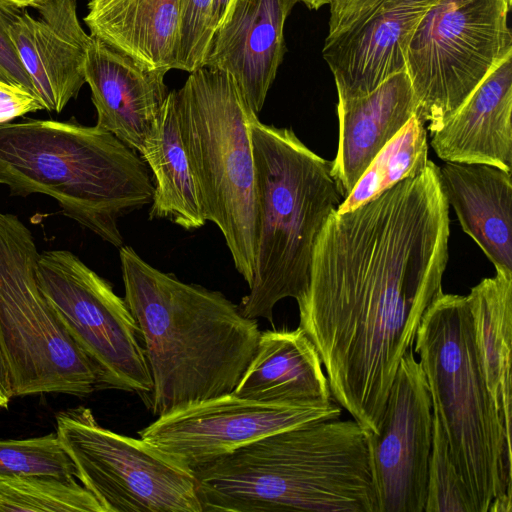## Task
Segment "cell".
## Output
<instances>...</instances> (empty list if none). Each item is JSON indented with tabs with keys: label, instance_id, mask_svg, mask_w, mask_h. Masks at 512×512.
<instances>
[{
	"label": "cell",
	"instance_id": "cell-1",
	"mask_svg": "<svg viewBox=\"0 0 512 512\" xmlns=\"http://www.w3.org/2000/svg\"><path fill=\"white\" fill-rule=\"evenodd\" d=\"M438 166L359 207L335 210L313 251L299 327L315 345L332 398L377 433L399 363L442 291L449 205Z\"/></svg>",
	"mask_w": 512,
	"mask_h": 512
},
{
	"label": "cell",
	"instance_id": "cell-2",
	"mask_svg": "<svg viewBox=\"0 0 512 512\" xmlns=\"http://www.w3.org/2000/svg\"><path fill=\"white\" fill-rule=\"evenodd\" d=\"M124 299L139 329L157 417L231 394L261 330L222 292L179 280L119 248Z\"/></svg>",
	"mask_w": 512,
	"mask_h": 512
},
{
	"label": "cell",
	"instance_id": "cell-3",
	"mask_svg": "<svg viewBox=\"0 0 512 512\" xmlns=\"http://www.w3.org/2000/svg\"><path fill=\"white\" fill-rule=\"evenodd\" d=\"M193 475L202 512H377L368 431L353 419L267 435Z\"/></svg>",
	"mask_w": 512,
	"mask_h": 512
},
{
	"label": "cell",
	"instance_id": "cell-4",
	"mask_svg": "<svg viewBox=\"0 0 512 512\" xmlns=\"http://www.w3.org/2000/svg\"><path fill=\"white\" fill-rule=\"evenodd\" d=\"M0 184L12 195L54 198L62 213L120 248L118 221L150 204L146 163L95 126L28 119L0 124Z\"/></svg>",
	"mask_w": 512,
	"mask_h": 512
},
{
	"label": "cell",
	"instance_id": "cell-5",
	"mask_svg": "<svg viewBox=\"0 0 512 512\" xmlns=\"http://www.w3.org/2000/svg\"><path fill=\"white\" fill-rule=\"evenodd\" d=\"M255 163V256L249 293L238 307L247 318L273 323L276 304L307 289L314 247L341 203L331 162L290 128L250 124ZM343 199V198H342Z\"/></svg>",
	"mask_w": 512,
	"mask_h": 512
},
{
	"label": "cell",
	"instance_id": "cell-6",
	"mask_svg": "<svg viewBox=\"0 0 512 512\" xmlns=\"http://www.w3.org/2000/svg\"><path fill=\"white\" fill-rule=\"evenodd\" d=\"M414 352L474 512L512 498L511 434L490 395L476 352L467 296L441 291L425 311Z\"/></svg>",
	"mask_w": 512,
	"mask_h": 512
},
{
	"label": "cell",
	"instance_id": "cell-7",
	"mask_svg": "<svg viewBox=\"0 0 512 512\" xmlns=\"http://www.w3.org/2000/svg\"><path fill=\"white\" fill-rule=\"evenodd\" d=\"M180 135L207 221L221 231L249 285L255 256V114L232 77L202 66L177 90Z\"/></svg>",
	"mask_w": 512,
	"mask_h": 512
},
{
	"label": "cell",
	"instance_id": "cell-8",
	"mask_svg": "<svg viewBox=\"0 0 512 512\" xmlns=\"http://www.w3.org/2000/svg\"><path fill=\"white\" fill-rule=\"evenodd\" d=\"M38 255L26 225L0 212V349L12 395L87 396L95 371L38 285Z\"/></svg>",
	"mask_w": 512,
	"mask_h": 512
},
{
	"label": "cell",
	"instance_id": "cell-9",
	"mask_svg": "<svg viewBox=\"0 0 512 512\" xmlns=\"http://www.w3.org/2000/svg\"><path fill=\"white\" fill-rule=\"evenodd\" d=\"M510 8L506 0H435L420 19L405 70L430 133L512 55Z\"/></svg>",
	"mask_w": 512,
	"mask_h": 512
},
{
	"label": "cell",
	"instance_id": "cell-10",
	"mask_svg": "<svg viewBox=\"0 0 512 512\" xmlns=\"http://www.w3.org/2000/svg\"><path fill=\"white\" fill-rule=\"evenodd\" d=\"M56 433L104 512H202L190 471L149 442L100 426L89 408L59 412Z\"/></svg>",
	"mask_w": 512,
	"mask_h": 512
},
{
	"label": "cell",
	"instance_id": "cell-11",
	"mask_svg": "<svg viewBox=\"0 0 512 512\" xmlns=\"http://www.w3.org/2000/svg\"><path fill=\"white\" fill-rule=\"evenodd\" d=\"M36 278L58 319L89 359L97 390L135 393L149 409L152 378L138 325L125 299L67 250L40 253Z\"/></svg>",
	"mask_w": 512,
	"mask_h": 512
},
{
	"label": "cell",
	"instance_id": "cell-12",
	"mask_svg": "<svg viewBox=\"0 0 512 512\" xmlns=\"http://www.w3.org/2000/svg\"><path fill=\"white\" fill-rule=\"evenodd\" d=\"M334 400L306 405L257 402L232 393L161 415L141 429V439L190 471L267 435L310 422L336 419Z\"/></svg>",
	"mask_w": 512,
	"mask_h": 512
},
{
	"label": "cell",
	"instance_id": "cell-13",
	"mask_svg": "<svg viewBox=\"0 0 512 512\" xmlns=\"http://www.w3.org/2000/svg\"><path fill=\"white\" fill-rule=\"evenodd\" d=\"M432 436L431 395L410 348L399 363L379 430L368 432L377 512H424Z\"/></svg>",
	"mask_w": 512,
	"mask_h": 512
},
{
	"label": "cell",
	"instance_id": "cell-14",
	"mask_svg": "<svg viewBox=\"0 0 512 512\" xmlns=\"http://www.w3.org/2000/svg\"><path fill=\"white\" fill-rule=\"evenodd\" d=\"M31 16L19 10L9 35L43 108L61 112L85 81L91 35L82 28L75 0H45Z\"/></svg>",
	"mask_w": 512,
	"mask_h": 512
},
{
	"label": "cell",
	"instance_id": "cell-15",
	"mask_svg": "<svg viewBox=\"0 0 512 512\" xmlns=\"http://www.w3.org/2000/svg\"><path fill=\"white\" fill-rule=\"evenodd\" d=\"M435 0H382L368 15L322 51L334 76L338 99L362 96L405 70L409 41Z\"/></svg>",
	"mask_w": 512,
	"mask_h": 512
},
{
	"label": "cell",
	"instance_id": "cell-16",
	"mask_svg": "<svg viewBox=\"0 0 512 512\" xmlns=\"http://www.w3.org/2000/svg\"><path fill=\"white\" fill-rule=\"evenodd\" d=\"M299 0H233L203 66L228 73L258 115L283 60L284 25Z\"/></svg>",
	"mask_w": 512,
	"mask_h": 512
},
{
	"label": "cell",
	"instance_id": "cell-17",
	"mask_svg": "<svg viewBox=\"0 0 512 512\" xmlns=\"http://www.w3.org/2000/svg\"><path fill=\"white\" fill-rule=\"evenodd\" d=\"M166 73L149 69L92 37L85 81L97 112L96 126L139 152L170 92Z\"/></svg>",
	"mask_w": 512,
	"mask_h": 512
},
{
	"label": "cell",
	"instance_id": "cell-18",
	"mask_svg": "<svg viewBox=\"0 0 512 512\" xmlns=\"http://www.w3.org/2000/svg\"><path fill=\"white\" fill-rule=\"evenodd\" d=\"M512 55L485 77L460 108L431 132L445 162L486 164L511 172Z\"/></svg>",
	"mask_w": 512,
	"mask_h": 512
},
{
	"label": "cell",
	"instance_id": "cell-19",
	"mask_svg": "<svg viewBox=\"0 0 512 512\" xmlns=\"http://www.w3.org/2000/svg\"><path fill=\"white\" fill-rule=\"evenodd\" d=\"M339 143L330 173L344 199L381 149L418 114L406 70L368 94L338 99Z\"/></svg>",
	"mask_w": 512,
	"mask_h": 512
},
{
	"label": "cell",
	"instance_id": "cell-20",
	"mask_svg": "<svg viewBox=\"0 0 512 512\" xmlns=\"http://www.w3.org/2000/svg\"><path fill=\"white\" fill-rule=\"evenodd\" d=\"M445 199L463 231L496 272L512 276L511 172L486 164L445 162L437 168Z\"/></svg>",
	"mask_w": 512,
	"mask_h": 512
},
{
	"label": "cell",
	"instance_id": "cell-21",
	"mask_svg": "<svg viewBox=\"0 0 512 512\" xmlns=\"http://www.w3.org/2000/svg\"><path fill=\"white\" fill-rule=\"evenodd\" d=\"M232 394L289 405L333 399L318 351L299 326L260 332L255 353Z\"/></svg>",
	"mask_w": 512,
	"mask_h": 512
},
{
	"label": "cell",
	"instance_id": "cell-22",
	"mask_svg": "<svg viewBox=\"0 0 512 512\" xmlns=\"http://www.w3.org/2000/svg\"><path fill=\"white\" fill-rule=\"evenodd\" d=\"M87 7L92 37L149 69H178V0H90Z\"/></svg>",
	"mask_w": 512,
	"mask_h": 512
},
{
	"label": "cell",
	"instance_id": "cell-23",
	"mask_svg": "<svg viewBox=\"0 0 512 512\" xmlns=\"http://www.w3.org/2000/svg\"><path fill=\"white\" fill-rule=\"evenodd\" d=\"M139 153L154 180L149 218L167 219L185 230L203 227L206 220L180 135L177 90L169 92Z\"/></svg>",
	"mask_w": 512,
	"mask_h": 512
},
{
	"label": "cell",
	"instance_id": "cell-24",
	"mask_svg": "<svg viewBox=\"0 0 512 512\" xmlns=\"http://www.w3.org/2000/svg\"><path fill=\"white\" fill-rule=\"evenodd\" d=\"M466 296L479 363L505 429L511 434L512 276L496 272Z\"/></svg>",
	"mask_w": 512,
	"mask_h": 512
},
{
	"label": "cell",
	"instance_id": "cell-25",
	"mask_svg": "<svg viewBox=\"0 0 512 512\" xmlns=\"http://www.w3.org/2000/svg\"><path fill=\"white\" fill-rule=\"evenodd\" d=\"M414 115L381 149L337 211L346 212L371 200L405 178L421 173L428 163L427 132Z\"/></svg>",
	"mask_w": 512,
	"mask_h": 512
},
{
	"label": "cell",
	"instance_id": "cell-26",
	"mask_svg": "<svg viewBox=\"0 0 512 512\" xmlns=\"http://www.w3.org/2000/svg\"><path fill=\"white\" fill-rule=\"evenodd\" d=\"M104 512L74 478L25 476L0 480V512Z\"/></svg>",
	"mask_w": 512,
	"mask_h": 512
},
{
	"label": "cell",
	"instance_id": "cell-27",
	"mask_svg": "<svg viewBox=\"0 0 512 512\" xmlns=\"http://www.w3.org/2000/svg\"><path fill=\"white\" fill-rule=\"evenodd\" d=\"M25 476L76 477L74 463L56 432L27 439H0V480Z\"/></svg>",
	"mask_w": 512,
	"mask_h": 512
},
{
	"label": "cell",
	"instance_id": "cell-28",
	"mask_svg": "<svg viewBox=\"0 0 512 512\" xmlns=\"http://www.w3.org/2000/svg\"><path fill=\"white\" fill-rule=\"evenodd\" d=\"M424 512H474L468 492L452 460L446 436L434 412Z\"/></svg>",
	"mask_w": 512,
	"mask_h": 512
},
{
	"label": "cell",
	"instance_id": "cell-29",
	"mask_svg": "<svg viewBox=\"0 0 512 512\" xmlns=\"http://www.w3.org/2000/svg\"><path fill=\"white\" fill-rule=\"evenodd\" d=\"M180 48L178 69L192 72L205 63L213 36V0H178Z\"/></svg>",
	"mask_w": 512,
	"mask_h": 512
},
{
	"label": "cell",
	"instance_id": "cell-30",
	"mask_svg": "<svg viewBox=\"0 0 512 512\" xmlns=\"http://www.w3.org/2000/svg\"><path fill=\"white\" fill-rule=\"evenodd\" d=\"M18 11L0 5V81L17 86L37 98L9 35V24Z\"/></svg>",
	"mask_w": 512,
	"mask_h": 512
},
{
	"label": "cell",
	"instance_id": "cell-31",
	"mask_svg": "<svg viewBox=\"0 0 512 512\" xmlns=\"http://www.w3.org/2000/svg\"><path fill=\"white\" fill-rule=\"evenodd\" d=\"M382 0H331L326 40L343 33L368 15Z\"/></svg>",
	"mask_w": 512,
	"mask_h": 512
},
{
	"label": "cell",
	"instance_id": "cell-32",
	"mask_svg": "<svg viewBox=\"0 0 512 512\" xmlns=\"http://www.w3.org/2000/svg\"><path fill=\"white\" fill-rule=\"evenodd\" d=\"M43 109L41 102L33 95L0 81V124Z\"/></svg>",
	"mask_w": 512,
	"mask_h": 512
},
{
	"label": "cell",
	"instance_id": "cell-33",
	"mask_svg": "<svg viewBox=\"0 0 512 512\" xmlns=\"http://www.w3.org/2000/svg\"><path fill=\"white\" fill-rule=\"evenodd\" d=\"M233 0H213L212 4V29L213 33L221 26Z\"/></svg>",
	"mask_w": 512,
	"mask_h": 512
},
{
	"label": "cell",
	"instance_id": "cell-34",
	"mask_svg": "<svg viewBox=\"0 0 512 512\" xmlns=\"http://www.w3.org/2000/svg\"><path fill=\"white\" fill-rule=\"evenodd\" d=\"M45 0H0V5L13 10H22L28 7L35 8Z\"/></svg>",
	"mask_w": 512,
	"mask_h": 512
},
{
	"label": "cell",
	"instance_id": "cell-35",
	"mask_svg": "<svg viewBox=\"0 0 512 512\" xmlns=\"http://www.w3.org/2000/svg\"><path fill=\"white\" fill-rule=\"evenodd\" d=\"M331 0H299L303 2L310 9H319L320 7L329 4Z\"/></svg>",
	"mask_w": 512,
	"mask_h": 512
},
{
	"label": "cell",
	"instance_id": "cell-36",
	"mask_svg": "<svg viewBox=\"0 0 512 512\" xmlns=\"http://www.w3.org/2000/svg\"><path fill=\"white\" fill-rule=\"evenodd\" d=\"M4 367H5V360H4L3 354L0 349V372L4 369Z\"/></svg>",
	"mask_w": 512,
	"mask_h": 512
},
{
	"label": "cell",
	"instance_id": "cell-37",
	"mask_svg": "<svg viewBox=\"0 0 512 512\" xmlns=\"http://www.w3.org/2000/svg\"><path fill=\"white\" fill-rule=\"evenodd\" d=\"M506 1L511 4V0H506Z\"/></svg>",
	"mask_w": 512,
	"mask_h": 512
}]
</instances>
